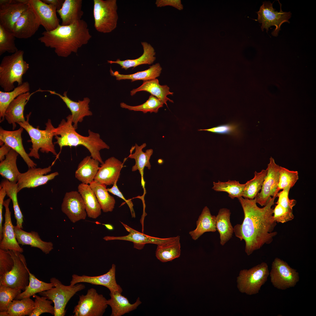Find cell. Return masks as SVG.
<instances>
[{"instance_id": "6da1fadb", "label": "cell", "mask_w": 316, "mask_h": 316, "mask_svg": "<svg viewBox=\"0 0 316 316\" xmlns=\"http://www.w3.org/2000/svg\"><path fill=\"white\" fill-rule=\"evenodd\" d=\"M276 195L271 197L262 208L258 207L255 199H249L242 197L238 198L244 214L241 224L234 227L236 236L245 243V252L250 255L264 245L273 241L277 234L274 231L276 225L273 216L272 206Z\"/></svg>"}, {"instance_id": "7a4b0ae2", "label": "cell", "mask_w": 316, "mask_h": 316, "mask_svg": "<svg viewBox=\"0 0 316 316\" xmlns=\"http://www.w3.org/2000/svg\"><path fill=\"white\" fill-rule=\"evenodd\" d=\"M38 40L54 49L59 56L67 57L87 44L92 37L87 23L81 19L68 25H60L55 29L44 31Z\"/></svg>"}, {"instance_id": "3957f363", "label": "cell", "mask_w": 316, "mask_h": 316, "mask_svg": "<svg viewBox=\"0 0 316 316\" xmlns=\"http://www.w3.org/2000/svg\"><path fill=\"white\" fill-rule=\"evenodd\" d=\"M66 120L63 119L58 127L54 128L53 132L57 144L60 148V151L56 156L55 160L58 158L63 147L64 146H77L82 145L90 152L91 156L101 164L104 163L100 153V150L109 148V147L100 138L99 134L89 130V135L84 136L76 131L73 126L71 114L66 117Z\"/></svg>"}, {"instance_id": "277c9868", "label": "cell", "mask_w": 316, "mask_h": 316, "mask_svg": "<svg viewBox=\"0 0 316 316\" xmlns=\"http://www.w3.org/2000/svg\"><path fill=\"white\" fill-rule=\"evenodd\" d=\"M24 54L23 50H19L2 59L0 64V85L4 92L13 90L15 82L18 86L23 83V75L29 68V64L24 60Z\"/></svg>"}, {"instance_id": "5b68a950", "label": "cell", "mask_w": 316, "mask_h": 316, "mask_svg": "<svg viewBox=\"0 0 316 316\" xmlns=\"http://www.w3.org/2000/svg\"><path fill=\"white\" fill-rule=\"evenodd\" d=\"M31 114V112H30L27 114L26 120L25 122L18 123L20 127L25 130L30 137L32 145V147L30 149V152L28 154L29 156L36 159H40L38 151L40 150L42 153L51 152L56 156L57 154L52 141L53 137L54 136L53 131L54 127L52 124L51 120L48 119L45 124V130H40L39 128L34 127L29 123V118Z\"/></svg>"}, {"instance_id": "8992f818", "label": "cell", "mask_w": 316, "mask_h": 316, "mask_svg": "<svg viewBox=\"0 0 316 316\" xmlns=\"http://www.w3.org/2000/svg\"><path fill=\"white\" fill-rule=\"evenodd\" d=\"M50 281L53 283L54 286L38 293L53 302L55 311L54 316H64L66 314L65 308L68 302L76 293L85 288V286L79 283L73 286H66L55 277L51 278Z\"/></svg>"}, {"instance_id": "52a82bcc", "label": "cell", "mask_w": 316, "mask_h": 316, "mask_svg": "<svg viewBox=\"0 0 316 316\" xmlns=\"http://www.w3.org/2000/svg\"><path fill=\"white\" fill-rule=\"evenodd\" d=\"M94 27L97 31L109 33L117 25L118 16L116 0H94Z\"/></svg>"}, {"instance_id": "ba28073f", "label": "cell", "mask_w": 316, "mask_h": 316, "mask_svg": "<svg viewBox=\"0 0 316 316\" xmlns=\"http://www.w3.org/2000/svg\"><path fill=\"white\" fill-rule=\"evenodd\" d=\"M269 274L268 265L265 262L249 269L242 270L237 277V287L242 293L256 294L267 281Z\"/></svg>"}, {"instance_id": "9c48e42d", "label": "cell", "mask_w": 316, "mask_h": 316, "mask_svg": "<svg viewBox=\"0 0 316 316\" xmlns=\"http://www.w3.org/2000/svg\"><path fill=\"white\" fill-rule=\"evenodd\" d=\"M9 252L14 261L11 270L0 276V285L21 289L23 291L29 283V270L22 253L13 250Z\"/></svg>"}, {"instance_id": "30bf717a", "label": "cell", "mask_w": 316, "mask_h": 316, "mask_svg": "<svg viewBox=\"0 0 316 316\" xmlns=\"http://www.w3.org/2000/svg\"><path fill=\"white\" fill-rule=\"evenodd\" d=\"M107 300L93 288L88 290L85 295L79 296L78 304L74 308V316H102L107 307Z\"/></svg>"}, {"instance_id": "8fae6325", "label": "cell", "mask_w": 316, "mask_h": 316, "mask_svg": "<svg viewBox=\"0 0 316 316\" xmlns=\"http://www.w3.org/2000/svg\"><path fill=\"white\" fill-rule=\"evenodd\" d=\"M270 281L276 288L282 290L293 287L299 280L298 273L285 261L275 258L272 264L269 273Z\"/></svg>"}, {"instance_id": "7c38bea8", "label": "cell", "mask_w": 316, "mask_h": 316, "mask_svg": "<svg viewBox=\"0 0 316 316\" xmlns=\"http://www.w3.org/2000/svg\"><path fill=\"white\" fill-rule=\"evenodd\" d=\"M279 2L280 5L279 12L275 11L273 7V3L270 1H265L260 7V9L256 13L258 14V18L256 20L262 23L261 29L263 31L264 29L268 32L269 29L272 26H275V28L272 32V35L277 36L281 25L284 23H290L289 19L291 17V13L290 12H283L281 9L282 4Z\"/></svg>"}, {"instance_id": "4fadbf2b", "label": "cell", "mask_w": 316, "mask_h": 316, "mask_svg": "<svg viewBox=\"0 0 316 316\" xmlns=\"http://www.w3.org/2000/svg\"><path fill=\"white\" fill-rule=\"evenodd\" d=\"M29 0H0V25L12 32L14 26L29 7Z\"/></svg>"}, {"instance_id": "5bb4252c", "label": "cell", "mask_w": 316, "mask_h": 316, "mask_svg": "<svg viewBox=\"0 0 316 316\" xmlns=\"http://www.w3.org/2000/svg\"><path fill=\"white\" fill-rule=\"evenodd\" d=\"M52 165L44 168H29L26 172L20 173L17 183L18 192L24 188H34L46 184L59 175L58 172L47 175L51 170Z\"/></svg>"}, {"instance_id": "9a60e30c", "label": "cell", "mask_w": 316, "mask_h": 316, "mask_svg": "<svg viewBox=\"0 0 316 316\" xmlns=\"http://www.w3.org/2000/svg\"><path fill=\"white\" fill-rule=\"evenodd\" d=\"M280 166L277 164L272 157L266 169L267 174L263 182L261 191L255 199L257 203L262 206L265 205L270 199L276 195L279 181Z\"/></svg>"}, {"instance_id": "2e32d148", "label": "cell", "mask_w": 316, "mask_h": 316, "mask_svg": "<svg viewBox=\"0 0 316 316\" xmlns=\"http://www.w3.org/2000/svg\"><path fill=\"white\" fill-rule=\"evenodd\" d=\"M28 4L29 7L45 31L53 30L60 25V20L56 13L57 10L54 6L40 0H29Z\"/></svg>"}, {"instance_id": "e0dca14e", "label": "cell", "mask_w": 316, "mask_h": 316, "mask_svg": "<svg viewBox=\"0 0 316 316\" xmlns=\"http://www.w3.org/2000/svg\"><path fill=\"white\" fill-rule=\"evenodd\" d=\"M62 212L73 223L85 219L87 214L84 202L78 191L67 192L61 205Z\"/></svg>"}, {"instance_id": "ac0fdd59", "label": "cell", "mask_w": 316, "mask_h": 316, "mask_svg": "<svg viewBox=\"0 0 316 316\" xmlns=\"http://www.w3.org/2000/svg\"><path fill=\"white\" fill-rule=\"evenodd\" d=\"M126 230L129 232L128 235L122 236H107L103 239L106 241L121 240L132 242L134 243V247L138 249L143 248L146 244L152 243L157 245L162 244L173 241L180 236L166 238H161L151 236L140 233L132 228L121 222Z\"/></svg>"}, {"instance_id": "d6986e66", "label": "cell", "mask_w": 316, "mask_h": 316, "mask_svg": "<svg viewBox=\"0 0 316 316\" xmlns=\"http://www.w3.org/2000/svg\"><path fill=\"white\" fill-rule=\"evenodd\" d=\"M116 265L113 264L107 272L101 275L90 276L73 274L72 276L70 285L73 286L81 282L87 283L93 285L104 286L107 288L111 293H121L122 288L117 284L116 281Z\"/></svg>"}, {"instance_id": "ffe728a7", "label": "cell", "mask_w": 316, "mask_h": 316, "mask_svg": "<svg viewBox=\"0 0 316 316\" xmlns=\"http://www.w3.org/2000/svg\"><path fill=\"white\" fill-rule=\"evenodd\" d=\"M38 91L49 92L51 94L58 96L62 100L71 112L73 126L75 130L78 128V123L82 122L85 117L92 115V112L90 110L89 104L90 100L88 97H85L82 100L75 102L68 97L67 91L64 92L62 95L54 91L42 90L40 89Z\"/></svg>"}, {"instance_id": "44dd1931", "label": "cell", "mask_w": 316, "mask_h": 316, "mask_svg": "<svg viewBox=\"0 0 316 316\" xmlns=\"http://www.w3.org/2000/svg\"><path fill=\"white\" fill-rule=\"evenodd\" d=\"M23 128L8 131L0 128V143L2 146L5 144L16 152L23 158L29 168L36 167L37 165L32 160L26 152L23 145L21 134Z\"/></svg>"}, {"instance_id": "7402d4cb", "label": "cell", "mask_w": 316, "mask_h": 316, "mask_svg": "<svg viewBox=\"0 0 316 316\" xmlns=\"http://www.w3.org/2000/svg\"><path fill=\"white\" fill-rule=\"evenodd\" d=\"M38 18L29 7L15 24L12 33L19 39H28L33 36L40 25Z\"/></svg>"}, {"instance_id": "603a6c76", "label": "cell", "mask_w": 316, "mask_h": 316, "mask_svg": "<svg viewBox=\"0 0 316 316\" xmlns=\"http://www.w3.org/2000/svg\"><path fill=\"white\" fill-rule=\"evenodd\" d=\"M123 164L114 157H110L101 164L94 181L106 186L113 185L120 178Z\"/></svg>"}, {"instance_id": "cb8c5ba5", "label": "cell", "mask_w": 316, "mask_h": 316, "mask_svg": "<svg viewBox=\"0 0 316 316\" xmlns=\"http://www.w3.org/2000/svg\"><path fill=\"white\" fill-rule=\"evenodd\" d=\"M11 200L9 198L4 201L5 208V221L3 228V238L0 242V249L13 250L21 253L23 249L20 247L16 238L14 226L11 219V212L9 205Z\"/></svg>"}, {"instance_id": "d4e9b609", "label": "cell", "mask_w": 316, "mask_h": 316, "mask_svg": "<svg viewBox=\"0 0 316 316\" xmlns=\"http://www.w3.org/2000/svg\"><path fill=\"white\" fill-rule=\"evenodd\" d=\"M31 96L29 92L20 94L14 99L7 107L5 114V119L11 124L13 130L16 126V123L23 122L25 119L23 112L25 105Z\"/></svg>"}, {"instance_id": "484cf974", "label": "cell", "mask_w": 316, "mask_h": 316, "mask_svg": "<svg viewBox=\"0 0 316 316\" xmlns=\"http://www.w3.org/2000/svg\"><path fill=\"white\" fill-rule=\"evenodd\" d=\"M14 229L16 239L19 244L30 245L38 248L46 254L53 249V243L42 241L37 232H26L16 226H14Z\"/></svg>"}, {"instance_id": "4316f807", "label": "cell", "mask_w": 316, "mask_h": 316, "mask_svg": "<svg viewBox=\"0 0 316 316\" xmlns=\"http://www.w3.org/2000/svg\"><path fill=\"white\" fill-rule=\"evenodd\" d=\"M146 146L145 143H143L140 146L135 143V145L130 149V154L128 157L135 160V164L132 167V171H139L141 176V184L143 188H144L145 185L143 179L144 169L145 167L149 169H150L151 166L150 160L153 153V150L152 149L147 150L145 152L143 151V149Z\"/></svg>"}, {"instance_id": "83f0119b", "label": "cell", "mask_w": 316, "mask_h": 316, "mask_svg": "<svg viewBox=\"0 0 316 316\" xmlns=\"http://www.w3.org/2000/svg\"><path fill=\"white\" fill-rule=\"evenodd\" d=\"M82 0H65L56 12L61 19V25H68L81 20L83 14Z\"/></svg>"}, {"instance_id": "f1b7e54d", "label": "cell", "mask_w": 316, "mask_h": 316, "mask_svg": "<svg viewBox=\"0 0 316 316\" xmlns=\"http://www.w3.org/2000/svg\"><path fill=\"white\" fill-rule=\"evenodd\" d=\"M109 295L110 298L107 300V303L111 309V316H121L136 309L141 303L139 297L131 304L121 293L110 292Z\"/></svg>"}, {"instance_id": "f546056e", "label": "cell", "mask_w": 316, "mask_h": 316, "mask_svg": "<svg viewBox=\"0 0 316 316\" xmlns=\"http://www.w3.org/2000/svg\"><path fill=\"white\" fill-rule=\"evenodd\" d=\"M141 91H145L149 92L151 95L158 99L167 106V101L174 102L172 100L167 97L168 95H172L174 93L169 91V88L167 85H160L159 80L157 78L143 81L141 86L130 91V95L132 96L137 92Z\"/></svg>"}, {"instance_id": "4dcf8cb0", "label": "cell", "mask_w": 316, "mask_h": 316, "mask_svg": "<svg viewBox=\"0 0 316 316\" xmlns=\"http://www.w3.org/2000/svg\"><path fill=\"white\" fill-rule=\"evenodd\" d=\"M143 49V53L142 55L135 59H127L121 60L119 59L116 61L108 60L107 62L110 64L116 63L119 65L122 69L127 70L133 67V68L140 65L142 64H151L156 59L155 56L156 52L153 47L149 43L146 42H141Z\"/></svg>"}, {"instance_id": "1f68e13d", "label": "cell", "mask_w": 316, "mask_h": 316, "mask_svg": "<svg viewBox=\"0 0 316 316\" xmlns=\"http://www.w3.org/2000/svg\"><path fill=\"white\" fill-rule=\"evenodd\" d=\"M99 163L91 156L85 157L78 165L75 178L81 183L89 185L94 180L99 167Z\"/></svg>"}, {"instance_id": "d6a6232c", "label": "cell", "mask_w": 316, "mask_h": 316, "mask_svg": "<svg viewBox=\"0 0 316 316\" xmlns=\"http://www.w3.org/2000/svg\"><path fill=\"white\" fill-rule=\"evenodd\" d=\"M78 191L83 200L87 216L95 219L101 214V209L95 195L89 184L81 183Z\"/></svg>"}, {"instance_id": "836d02e7", "label": "cell", "mask_w": 316, "mask_h": 316, "mask_svg": "<svg viewBox=\"0 0 316 316\" xmlns=\"http://www.w3.org/2000/svg\"><path fill=\"white\" fill-rule=\"evenodd\" d=\"M216 223V216L212 215L209 208L205 206L196 221V229L189 234L193 240H196L205 232H215Z\"/></svg>"}, {"instance_id": "e575fe53", "label": "cell", "mask_w": 316, "mask_h": 316, "mask_svg": "<svg viewBox=\"0 0 316 316\" xmlns=\"http://www.w3.org/2000/svg\"><path fill=\"white\" fill-rule=\"evenodd\" d=\"M231 212L226 208L220 209L216 216V228L220 235V244L223 246L232 237L234 229L230 221Z\"/></svg>"}, {"instance_id": "d590c367", "label": "cell", "mask_w": 316, "mask_h": 316, "mask_svg": "<svg viewBox=\"0 0 316 316\" xmlns=\"http://www.w3.org/2000/svg\"><path fill=\"white\" fill-rule=\"evenodd\" d=\"M162 69L160 64L157 63L150 66L146 70L130 74H120L118 71L114 72L111 67L110 72L111 75L115 77L118 80L129 79L131 80L132 82L139 80L145 81L154 79L159 76Z\"/></svg>"}, {"instance_id": "8d00e7d4", "label": "cell", "mask_w": 316, "mask_h": 316, "mask_svg": "<svg viewBox=\"0 0 316 316\" xmlns=\"http://www.w3.org/2000/svg\"><path fill=\"white\" fill-rule=\"evenodd\" d=\"M19 154L11 149L5 159L0 163V174L10 182L17 183L20 173L18 168L16 161Z\"/></svg>"}, {"instance_id": "74e56055", "label": "cell", "mask_w": 316, "mask_h": 316, "mask_svg": "<svg viewBox=\"0 0 316 316\" xmlns=\"http://www.w3.org/2000/svg\"><path fill=\"white\" fill-rule=\"evenodd\" d=\"M89 185L103 212H112L114 208L116 201L114 198L109 193L106 186L94 180Z\"/></svg>"}, {"instance_id": "f35d334b", "label": "cell", "mask_w": 316, "mask_h": 316, "mask_svg": "<svg viewBox=\"0 0 316 316\" xmlns=\"http://www.w3.org/2000/svg\"><path fill=\"white\" fill-rule=\"evenodd\" d=\"M180 237L169 243L157 245L156 256L160 261L165 262L179 257L181 254Z\"/></svg>"}, {"instance_id": "ab89813d", "label": "cell", "mask_w": 316, "mask_h": 316, "mask_svg": "<svg viewBox=\"0 0 316 316\" xmlns=\"http://www.w3.org/2000/svg\"><path fill=\"white\" fill-rule=\"evenodd\" d=\"M30 85L26 81L15 88L12 91L5 92L0 91V121L1 122L5 119L6 110L10 103L21 94L29 92Z\"/></svg>"}, {"instance_id": "60d3db41", "label": "cell", "mask_w": 316, "mask_h": 316, "mask_svg": "<svg viewBox=\"0 0 316 316\" xmlns=\"http://www.w3.org/2000/svg\"><path fill=\"white\" fill-rule=\"evenodd\" d=\"M0 186L4 188L6 195L12 201L15 217L16 220V226L22 229L23 215L19 207L17 193L18 192L17 183L12 182L4 179L1 181Z\"/></svg>"}, {"instance_id": "b9f144b4", "label": "cell", "mask_w": 316, "mask_h": 316, "mask_svg": "<svg viewBox=\"0 0 316 316\" xmlns=\"http://www.w3.org/2000/svg\"><path fill=\"white\" fill-rule=\"evenodd\" d=\"M29 283L25 290L19 294L15 299L19 300L30 297L36 293L49 290L54 286L52 283H47L40 280L29 272Z\"/></svg>"}, {"instance_id": "7bdbcfd3", "label": "cell", "mask_w": 316, "mask_h": 316, "mask_svg": "<svg viewBox=\"0 0 316 316\" xmlns=\"http://www.w3.org/2000/svg\"><path fill=\"white\" fill-rule=\"evenodd\" d=\"M34 306V301L30 297L14 299L9 305L7 311L10 316H30Z\"/></svg>"}, {"instance_id": "ee69618b", "label": "cell", "mask_w": 316, "mask_h": 316, "mask_svg": "<svg viewBox=\"0 0 316 316\" xmlns=\"http://www.w3.org/2000/svg\"><path fill=\"white\" fill-rule=\"evenodd\" d=\"M267 170L262 169L261 171L254 172V176L245 184V187L242 197L249 199H253L261 190Z\"/></svg>"}, {"instance_id": "f6af8a7d", "label": "cell", "mask_w": 316, "mask_h": 316, "mask_svg": "<svg viewBox=\"0 0 316 316\" xmlns=\"http://www.w3.org/2000/svg\"><path fill=\"white\" fill-rule=\"evenodd\" d=\"M212 189L217 192H224L227 193L231 199L238 198L242 197L245 187V184H241L238 181L229 180L226 182L218 181L213 182Z\"/></svg>"}, {"instance_id": "bcb514c9", "label": "cell", "mask_w": 316, "mask_h": 316, "mask_svg": "<svg viewBox=\"0 0 316 316\" xmlns=\"http://www.w3.org/2000/svg\"><path fill=\"white\" fill-rule=\"evenodd\" d=\"M163 103L155 97L151 95L148 99L144 103L137 106L128 105L124 102H121V107L134 111H141L145 114L147 112L157 113L159 109L163 107Z\"/></svg>"}, {"instance_id": "7dc6e473", "label": "cell", "mask_w": 316, "mask_h": 316, "mask_svg": "<svg viewBox=\"0 0 316 316\" xmlns=\"http://www.w3.org/2000/svg\"><path fill=\"white\" fill-rule=\"evenodd\" d=\"M16 37L12 32L0 25V55L7 52L14 53L18 50L15 42Z\"/></svg>"}, {"instance_id": "c3c4849f", "label": "cell", "mask_w": 316, "mask_h": 316, "mask_svg": "<svg viewBox=\"0 0 316 316\" xmlns=\"http://www.w3.org/2000/svg\"><path fill=\"white\" fill-rule=\"evenodd\" d=\"M299 179L297 171H291L280 166L277 191L288 187L291 188L295 185Z\"/></svg>"}, {"instance_id": "681fc988", "label": "cell", "mask_w": 316, "mask_h": 316, "mask_svg": "<svg viewBox=\"0 0 316 316\" xmlns=\"http://www.w3.org/2000/svg\"><path fill=\"white\" fill-rule=\"evenodd\" d=\"M22 291L19 288L0 285V312L7 311L9 304Z\"/></svg>"}, {"instance_id": "f907efd6", "label": "cell", "mask_w": 316, "mask_h": 316, "mask_svg": "<svg viewBox=\"0 0 316 316\" xmlns=\"http://www.w3.org/2000/svg\"><path fill=\"white\" fill-rule=\"evenodd\" d=\"M33 296L35 298L34 308L30 316H39L45 313L54 315V308L51 305L53 303L52 300L44 296L40 297L35 294Z\"/></svg>"}, {"instance_id": "816d5d0a", "label": "cell", "mask_w": 316, "mask_h": 316, "mask_svg": "<svg viewBox=\"0 0 316 316\" xmlns=\"http://www.w3.org/2000/svg\"><path fill=\"white\" fill-rule=\"evenodd\" d=\"M273 219L276 223H284L292 220L294 218L293 210L286 208L276 204L273 209Z\"/></svg>"}, {"instance_id": "f5cc1de1", "label": "cell", "mask_w": 316, "mask_h": 316, "mask_svg": "<svg viewBox=\"0 0 316 316\" xmlns=\"http://www.w3.org/2000/svg\"><path fill=\"white\" fill-rule=\"evenodd\" d=\"M239 126L235 123H230L220 125L211 128L200 129L199 131H206L211 132L220 134H229L235 136H238L240 134Z\"/></svg>"}, {"instance_id": "db71d44e", "label": "cell", "mask_w": 316, "mask_h": 316, "mask_svg": "<svg viewBox=\"0 0 316 316\" xmlns=\"http://www.w3.org/2000/svg\"><path fill=\"white\" fill-rule=\"evenodd\" d=\"M14 264L9 250L0 249V276L10 271Z\"/></svg>"}, {"instance_id": "11a10c76", "label": "cell", "mask_w": 316, "mask_h": 316, "mask_svg": "<svg viewBox=\"0 0 316 316\" xmlns=\"http://www.w3.org/2000/svg\"><path fill=\"white\" fill-rule=\"evenodd\" d=\"M291 188L288 187L282 190L280 192H278L276 194V197H278V200L276 204H279L282 206L291 210L296 205V201L294 199H290L288 195Z\"/></svg>"}, {"instance_id": "9f6ffc18", "label": "cell", "mask_w": 316, "mask_h": 316, "mask_svg": "<svg viewBox=\"0 0 316 316\" xmlns=\"http://www.w3.org/2000/svg\"><path fill=\"white\" fill-rule=\"evenodd\" d=\"M117 183H115L111 188H108L107 190L108 192L111 194L117 196L124 200L128 206L130 210L131 216L132 218L135 217V214L133 208V205L130 199H126L122 193L118 189L117 185Z\"/></svg>"}, {"instance_id": "6f0895ef", "label": "cell", "mask_w": 316, "mask_h": 316, "mask_svg": "<svg viewBox=\"0 0 316 316\" xmlns=\"http://www.w3.org/2000/svg\"><path fill=\"white\" fill-rule=\"evenodd\" d=\"M155 4L159 7L169 6L180 11L183 8L181 0H157Z\"/></svg>"}, {"instance_id": "680465c9", "label": "cell", "mask_w": 316, "mask_h": 316, "mask_svg": "<svg viewBox=\"0 0 316 316\" xmlns=\"http://www.w3.org/2000/svg\"><path fill=\"white\" fill-rule=\"evenodd\" d=\"M6 195V191L4 188L0 186V241L3 238V228L2 222L3 217L2 211L3 203L4 198Z\"/></svg>"}, {"instance_id": "91938a15", "label": "cell", "mask_w": 316, "mask_h": 316, "mask_svg": "<svg viewBox=\"0 0 316 316\" xmlns=\"http://www.w3.org/2000/svg\"><path fill=\"white\" fill-rule=\"evenodd\" d=\"M44 3L54 6L56 10L60 9L62 7L64 0H42Z\"/></svg>"}, {"instance_id": "94428289", "label": "cell", "mask_w": 316, "mask_h": 316, "mask_svg": "<svg viewBox=\"0 0 316 316\" xmlns=\"http://www.w3.org/2000/svg\"><path fill=\"white\" fill-rule=\"evenodd\" d=\"M11 149L8 146L4 144L0 148V161L4 160L6 156L8 154Z\"/></svg>"}, {"instance_id": "6125c7cd", "label": "cell", "mask_w": 316, "mask_h": 316, "mask_svg": "<svg viewBox=\"0 0 316 316\" xmlns=\"http://www.w3.org/2000/svg\"><path fill=\"white\" fill-rule=\"evenodd\" d=\"M102 225L104 226L105 227L109 230L112 231L114 229V228L113 226L110 224H102Z\"/></svg>"}, {"instance_id": "be15d7a7", "label": "cell", "mask_w": 316, "mask_h": 316, "mask_svg": "<svg viewBox=\"0 0 316 316\" xmlns=\"http://www.w3.org/2000/svg\"><path fill=\"white\" fill-rule=\"evenodd\" d=\"M0 316H10L7 311L0 312Z\"/></svg>"}]
</instances>
